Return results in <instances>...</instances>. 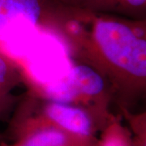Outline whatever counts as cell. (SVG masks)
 <instances>
[{"instance_id":"4","label":"cell","mask_w":146,"mask_h":146,"mask_svg":"<svg viewBox=\"0 0 146 146\" xmlns=\"http://www.w3.org/2000/svg\"><path fill=\"white\" fill-rule=\"evenodd\" d=\"M70 8L51 0H0V42L21 28L55 29Z\"/></svg>"},{"instance_id":"2","label":"cell","mask_w":146,"mask_h":146,"mask_svg":"<svg viewBox=\"0 0 146 146\" xmlns=\"http://www.w3.org/2000/svg\"><path fill=\"white\" fill-rule=\"evenodd\" d=\"M12 112L6 130V136L12 141L43 128L95 137L106 126L87 110L46 99L31 92L19 100Z\"/></svg>"},{"instance_id":"8","label":"cell","mask_w":146,"mask_h":146,"mask_svg":"<svg viewBox=\"0 0 146 146\" xmlns=\"http://www.w3.org/2000/svg\"><path fill=\"white\" fill-rule=\"evenodd\" d=\"M24 80L23 74L16 63L0 52V93L11 92Z\"/></svg>"},{"instance_id":"1","label":"cell","mask_w":146,"mask_h":146,"mask_svg":"<svg viewBox=\"0 0 146 146\" xmlns=\"http://www.w3.org/2000/svg\"><path fill=\"white\" fill-rule=\"evenodd\" d=\"M56 32L80 63L103 76L120 108L129 110L131 103L143 97L146 89L145 21L76 8Z\"/></svg>"},{"instance_id":"7","label":"cell","mask_w":146,"mask_h":146,"mask_svg":"<svg viewBox=\"0 0 146 146\" xmlns=\"http://www.w3.org/2000/svg\"><path fill=\"white\" fill-rule=\"evenodd\" d=\"M98 146H133L131 132L123 125L120 116L114 115L100 131Z\"/></svg>"},{"instance_id":"9","label":"cell","mask_w":146,"mask_h":146,"mask_svg":"<svg viewBox=\"0 0 146 146\" xmlns=\"http://www.w3.org/2000/svg\"><path fill=\"white\" fill-rule=\"evenodd\" d=\"M21 98L9 93H0V120L13 111Z\"/></svg>"},{"instance_id":"10","label":"cell","mask_w":146,"mask_h":146,"mask_svg":"<svg viewBox=\"0 0 146 146\" xmlns=\"http://www.w3.org/2000/svg\"><path fill=\"white\" fill-rule=\"evenodd\" d=\"M51 1L68 7H76L78 2V0H51Z\"/></svg>"},{"instance_id":"6","label":"cell","mask_w":146,"mask_h":146,"mask_svg":"<svg viewBox=\"0 0 146 146\" xmlns=\"http://www.w3.org/2000/svg\"><path fill=\"white\" fill-rule=\"evenodd\" d=\"M76 7L93 13L145 21L146 0H78Z\"/></svg>"},{"instance_id":"11","label":"cell","mask_w":146,"mask_h":146,"mask_svg":"<svg viewBox=\"0 0 146 146\" xmlns=\"http://www.w3.org/2000/svg\"><path fill=\"white\" fill-rule=\"evenodd\" d=\"M1 139H2V138H1V136H0V140H1Z\"/></svg>"},{"instance_id":"5","label":"cell","mask_w":146,"mask_h":146,"mask_svg":"<svg viewBox=\"0 0 146 146\" xmlns=\"http://www.w3.org/2000/svg\"><path fill=\"white\" fill-rule=\"evenodd\" d=\"M0 146H98V137L84 136L57 128L32 131L13 141L0 142Z\"/></svg>"},{"instance_id":"3","label":"cell","mask_w":146,"mask_h":146,"mask_svg":"<svg viewBox=\"0 0 146 146\" xmlns=\"http://www.w3.org/2000/svg\"><path fill=\"white\" fill-rule=\"evenodd\" d=\"M33 94L46 99L87 110L104 125L114 115L109 110L113 94L98 71L85 63L75 65L68 75L53 86H31Z\"/></svg>"}]
</instances>
